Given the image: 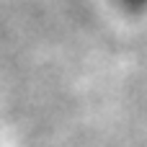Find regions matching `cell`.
<instances>
[{"label": "cell", "mask_w": 147, "mask_h": 147, "mask_svg": "<svg viewBox=\"0 0 147 147\" xmlns=\"http://www.w3.org/2000/svg\"><path fill=\"white\" fill-rule=\"evenodd\" d=\"M127 10H132V13H142L147 10V0H119Z\"/></svg>", "instance_id": "cell-1"}]
</instances>
